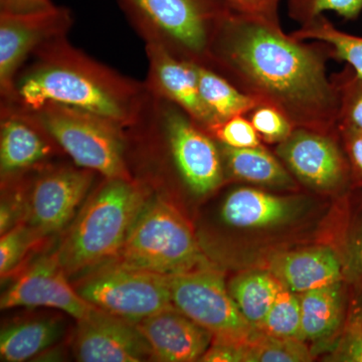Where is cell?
Masks as SVG:
<instances>
[{
  "label": "cell",
  "mask_w": 362,
  "mask_h": 362,
  "mask_svg": "<svg viewBox=\"0 0 362 362\" xmlns=\"http://www.w3.org/2000/svg\"><path fill=\"white\" fill-rule=\"evenodd\" d=\"M329 47L297 39L280 21L228 9L214 32L206 66L261 104L275 107L294 127L337 129V88L327 75Z\"/></svg>",
  "instance_id": "cell-1"
},
{
  "label": "cell",
  "mask_w": 362,
  "mask_h": 362,
  "mask_svg": "<svg viewBox=\"0 0 362 362\" xmlns=\"http://www.w3.org/2000/svg\"><path fill=\"white\" fill-rule=\"evenodd\" d=\"M148 90L74 47L66 37L45 42L18 71L7 103L26 111L58 104L106 117L128 128L137 120Z\"/></svg>",
  "instance_id": "cell-2"
},
{
  "label": "cell",
  "mask_w": 362,
  "mask_h": 362,
  "mask_svg": "<svg viewBox=\"0 0 362 362\" xmlns=\"http://www.w3.org/2000/svg\"><path fill=\"white\" fill-rule=\"evenodd\" d=\"M149 195L146 187L135 178H104L57 247L66 275H84L114 261Z\"/></svg>",
  "instance_id": "cell-3"
},
{
  "label": "cell",
  "mask_w": 362,
  "mask_h": 362,
  "mask_svg": "<svg viewBox=\"0 0 362 362\" xmlns=\"http://www.w3.org/2000/svg\"><path fill=\"white\" fill-rule=\"evenodd\" d=\"M127 131L158 150L169 170L195 197L213 194L225 183L218 141L168 100L148 92L137 120Z\"/></svg>",
  "instance_id": "cell-4"
},
{
  "label": "cell",
  "mask_w": 362,
  "mask_h": 362,
  "mask_svg": "<svg viewBox=\"0 0 362 362\" xmlns=\"http://www.w3.org/2000/svg\"><path fill=\"white\" fill-rule=\"evenodd\" d=\"M114 261L164 276L211 266L187 218L159 195L144 202Z\"/></svg>",
  "instance_id": "cell-5"
},
{
  "label": "cell",
  "mask_w": 362,
  "mask_h": 362,
  "mask_svg": "<svg viewBox=\"0 0 362 362\" xmlns=\"http://www.w3.org/2000/svg\"><path fill=\"white\" fill-rule=\"evenodd\" d=\"M145 44L206 66L214 32L228 7L221 0H118Z\"/></svg>",
  "instance_id": "cell-6"
},
{
  "label": "cell",
  "mask_w": 362,
  "mask_h": 362,
  "mask_svg": "<svg viewBox=\"0 0 362 362\" xmlns=\"http://www.w3.org/2000/svg\"><path fill=\"white\" fill-rule=\"evenodd\" d=\"M32 112L75 165L104 178L131 180L127 128L106 117L58 104Z\"/></svg>",
  "instance_id": "cell-7"
},
{
  "label": "cell",
  "mask_w": 362,
  "mask_h": 362,
  "mask_svg": "<svg viewBox=\"0 0 362 362\" xmlns=\"http://www.w3.org/2000/svg\"><path fill=\"white\" fill-rule=\"evenodd\" d=\"M74 287L93 306L134 324L175 308L168 276L118 261L88 272Z\"/></svg>",
  "instance_id": "cell-8"
},
{
  "label": "cell",
  "mask_w": 362,
  "mask_h": 362,
  "mask_svg": "<svg viewBox=\"0 0 362 362\" xmlns=\"http://www.w3.org/2000/svg\"><path fill=\"white\" fill-rule=\"evenodd\" d=\"M175 308L211 331L214 340L246 345L258 330L240 313L220 271L213 266L168 276Z\"/></svg>",
  "instance_id": "cell-9"
},
{
  "label": "cell",
  "mask_w": 362,
  "mask_h": 362,
  "mask_svg": "<svg viewBox=\"0 0 362 362\" xmlns=\"http://www.w3.org/2000/svg\"><path fill=\"white\" fill-rule=\"evenodd\" d=\"M274 152L297 182L315 194L342 195L354 187L338 129L295 127Z\"/></svg>",
  "instance_id": "cell-10"
},
{
  "label": "cell",
  "mask_w": 362,
  "mask_h": 362,
  "mask_svg": "<svg viewBox=\"0 0 362 362\" xmlns=\"http://www.w3.org/2000/svg\"><path fill=\"white\" fill-rule=\"evenodd\" d=\"M96 173L77 165L37 169L30 180L23 221L39 239L63 230L75 218Z\"/></svg>",
  "instance_id": "cell-11"
},
{
  "label": "cell",
  "mask_w": 362,
  "mask_h": 362,
  "mask_svg": "<svg viewBox=\"0 0 362 362\" xmlns=\"http://www.w3.org/2000/svg\"><path fill=\"white\" fill-rule=\"evenodd\" d=\"M314 202L303 194H278L257 187L230 190L218 206V218L228 230L267 235L302 223Z\"/></svg>",
  "instance_id": "cell-12"
},
{
  "label": "cell",
  "mask_w": 362,
  "mask_h": 362,
  "mask_svg": "<svg viewBox=\"0 0 362 362\" xmlns=\"http://www.w3.org/2000/svg\"><path fill=\"white\" fill-rule=\"evenodd\" d=\"M70 9L54 6L33 13H0V101L11 97L14 80L33 52L66 37L73 26Z\"/></svg>",
  "instance_id": "cell-13"
},
{
  "label": "cell",
  "mask_w": 362,
  "mask_h": 362,
  "mask_svg": "<svg viewBox=\"0 0 362 362\" xmlns=\"http://www.w3.org/2000/svg\"><path fill=\"white\" fill-rule=\"evenodd\" d=\"M18 307L58 309L77 321L98 309L69 283V276L59 263L56 251L35 259L2 294V310Z\"/></svg>",
  "instance_id": "cell-14"
},
{
  "label": "cell",
  "mask_w": 362,
  "mask_h": 362,
  "mask_svg": "<svg viewBox=\"0 0 362 362\" xmlns=\"http://www.w3.org/2000/svg\"><path fill=\"white\" fill-rule=\"evenodd\" d=\"M76 359L82 362H139L153 359L136 324L101 309L77 321L73 339Z\"/></svg>",
  "instance_id": "cell-15"
},
{
  "label": "cell",
  "mask_w": 362,
  "mask_h": 362,
  "mask_svg": "<svg viewBox=\"0 0 362 362\" xmlns=\"http://www.w3.org/2000/svg\"><path fill=\"white\" fill-rule=\"evenodd\" d=\"M61 152L58 143L32 112L0 102L1 178L44 168Z\"/></svg>",
  "instance_id": "cell-16"
},
{
  "label": "cell",
  "mask_w": 362,
  "mask_h": 362,
  "mask_svg": "<svg viewBox=\"0 0 362 362\" xmlns=\"http://www.w3.org/2000/svg\"><path fill=\"white\" fill-rule=\"evenodd\" d=\"M145 52L148 92L180 107L209 134L218 124L202 102L195 63L178 58L160 45L145 44Z\"/></svg>",
  "instance_id": "cell-17"
},
{
  "label": "cell",
  "mask_w": 362,
  "mask_h": 362,
  "mask_svg": "<svg viewBox=\"0 0 362 362\" xmlns=\"http://www.w3.org/2000/svg\"><path fill=\"white\" fill-rule=\"evenodd\" d=\"M136 326L158 361H199L214 340L211 331L176 308L147 317Z\"/></svg>",
  "instance_id": "cell-18"
},
{
  "label": "cell",
  "mask_w": 362,
  "mask_h": 362,
  "mask_svg": "<svg viewBox=\"0 0 362 362\" xmlns=\"http://www.w3.org/2000/svg\"><path fill=\"white\" fill-rule=\"evenodd\" d=\"M264 269L297 294L345 281L339 252L330 245L274 252L267 258Z\"/></svg>",
  "instance_id": "cell-19"
},
{
  "label": "cell",
  "mask_w": 362,
  "mask_h": 362,
  "mask_svg": "<svg viewBox=\"0 0 362 362\" xmlns=\"http://www.w3.org/2000/svg\"><path fill=\"white\" fill-rule=\"evenodd\" d=\"M226 180L243 181L264 189L296 192L299 183L284 164L264 145L233 148L218 143Z\"/></svg>",
  "instance_id": "cell-20"
},
{
  "label": "cell",
  "mask_w": 362,
  "mask_h": 362,
  "mask_svg": "<svg viewBox=\"0 0 362 362\" xmlns=\"http://www.w3.org/2000/svg\"><path fill=\"white\" fill-rule=\"evenodd\" d=\"M347 284L345 281L301 293L302 341H321L332 337L344 325Z\"/></svg>",
  "instance_id": "cell-21"
},
{
  "label": "cell",
  "mask_w": 362,
  "mask_h": 362,
  "mask_svg": "<svg viewBox=\"0 0 362 362\" xmlns=\"http://www.w3.org/2000/svg\"><path fill=\"white\" fill-rule=\"evenodd\" d=\"M64 326L57 319H30L2 328L0 358L6 362L30 361L58 341Z\"/></svg>",
  "instance_id": "cell-22"
},
{
  "label": "cell",
  "mask_w": 362,
  "mask_h": 362,
  "mask_svg": "<svg viewBox=\"0 0 362 362\" xmlns=\"http://www.w3.org/2000/svg\"><path fill=\"white\" fill-rule=\"evenodd\" d=\"M226 284L240 313L256 329L284 288L266 269L242 272Z\"/></svg>",
  "instance_id": "cell-23"
},
{
  "label": "cell",
  "mask_w": 362,
  "mask_h": 362,
  "mask_svg": "<svg viewBox=\"0 0 362 362\" xmlns=\"http://www.w3.org/2000/svg\"><path fill=\"white\" fill-rule=\"evenodd\" d=\"M199 94L216 124L235 116L247 115L261 104L209 66L195 63Z\"/></svg>",
  "instance_id": "cell-24"
},
{
  "label": "cell",
  "mask_w": 362,
  "mask_h": 362,
  "mask_svg": "<svg viewBox=\"0 0 362 362\" xmlns=\"http://www.w3.org/2000/svg\"><path fill=\"white\" fill-rule=\"evenodd\" d=\"M291 33L299 40L327 45L331 59L344 62L362 77V37L338 30L324 14Z\"/></svg>",
  "instance_id": "cell-25"
},
{
  "label": "cell",
  "mask_w": 362,
  "mask_h": 362,
  "mask_svg": "<svg viewBox=\"0 0 362 362\" xmlns=\"http://www.w3.org/2000/svg\"><path fill=\"white\" fill-rule=\"evenodd\" d=\"M312 361L306 343L297 338L257 333L245 349V362H307Z\"/></svg>",
  "instance_id": "cell-26"
},
{
  "label": "cell",
  "mask_w": 362,
  "mask_h": 362,
  "mask_svg": "<svg viewBox=\"0 0 362 362\" xmlns=\"http://www.w3.org/2000/svg\"><path fill=\"white\" fill-rule=\"evenodd\" d=\"M301 328L300 295L283 288L257 330L270 337L297 338Z\"/></svg>",
  "instance_id": "cell-27"
},
{
  "label": "cell",
  "mask_w": 362,
  "mask_h": 362,
  "mask_svg": "<svg viewBox=\"0 0 362 362\" xmlns=\"http://www.w3.org/2000/svg\"><path fill=\"white\" fill-rule=\"evenodd\" d=\"M337 90V127L362 130V77L346 65L339 73L331 76Z\"/></svg>",
  "instance_id": "cell-28"
},
{
  "label": "cell",
  "mask_w": 362,
  "mask_h": 362,
  "mask_svg": "<svg viewBox=\"0 0 362 362\" xmlns=\"http://www.w3.org/2000/svg\"><path fill=\"white\" fill-rule=\"evenodd\" d=\"M337 247L345 282L362 291V209L345 223Z\"/></svg>",
  "instance_id": "cell-29"
},
{
  "label": "cell",
  "mask_w": 362,
  "mask_h": 362,
  "mask_svg": "<svg viewBox=\"0 0 362 362\" xmlns=\"http://www.w3.org/2000/svg\"><path fill=\"white\" fill-rule=\"evenodd\" d=\"M332 11L345 20H356L362 13V0H288V14L300 25Z\"/></svg>",
  "instance_id": "cell-30"
},
{
  "label": "cell",
  "mask_w": 362,
  "mask_h": 362,
  "mask_svg": "<svg viewBox=\"0 0 362 362\" xmlns=\"http://www.w3.org/2000/svg\"><path fill=\"white\" fill-rule=\"evenodd\" d=\"M25 221H21L1 235L0 239V274L1 278L13 274L23 263L30 247L39 240Z\"/></svg>",
  "instance_id": "cell-31"
},
{
  "label": "cell",
  "mask_w": 362,
  "mask_h": 362,
  "mask_svg": "<svg viewBox=\"0 0 362 362\" xmlns=\"http://www.w3.org/2000/svg\"><path fill=\"white\" fill-rule=\"evenodd\" d=\"M262 142L275 144L285 141L294 125L280 110L270 105L259 104L247 115Z\"/></svg>",
  "instance_id": "cell-32"
},
{
  "label": "cell",
  "mask_w": 362,
  "mask_h": 362,
  "mask_svg": "<svg viewBox=\"0 0 362 362\" xmlns=\"http://www.w3.org/2000/svg\"><path fill=\"white\" fill-rule=\"evenodd\" d=\"M209 135L216 141L233 148H249L263 145L246 115L235 116L218 124L211 129Z\"/></svg>",
  "instance_id": "cell-33"
},
{
  "label": "cell",
  "mask_w": 362,
  "mask_h": 362,
  "mask_svg": "<svg viewBox=\"0 0 362 362\" xmlns=\"http://www.w3.org/2000/svg\"><path fill=\"white\" fill-rule=\"evenodd\" d=\"M326 361L362 362V307L349 317L341 337Z\"/></svg>",
  "instance_id": "cell-34"
},
{
  "label": "cell",
  "mask_w": 362,
  "mask_h": 362,
  "mask_svg": "<svg viewBox=\"0 0 362 362\" xmlns=\"http://www.w3.org/2000/svg\"><path fill=\"white\" fill-rule=\"evenodd\" d=\"M343 148L349 159L354 187H362V130L337 127Z\"/></svg>",
  "instance_id": "cell-35"
},
{
  "label": "cell",
  "mask_w": 362,
  "mask_h": 362,
  "mask_svg": "<svg viewBox=\"0 0 362 362\" xmlns=\"http://www.w3.org/2000/svg\"><path fill=\"white\" fill-rule=\"evenodd\" d=\"M228 8L247 16L272 21H280L281 0H221Z\"/></svg>",
  "instance_id": "cell-36"
},
{
  "label": "cell",
  "mask_w": 362,
  "mask_h": 362,
  "mask_svg": "<svg viewBox=\"0 0 362 362\" xmlns=\"http://www.w3.org/2000/svg\"><path fill=\"white\" fill-rule=\"evenodd\" d=\"M246 345L213 340L201 361L206 362H245Z\"/></svg>",
  "instance_id": "cell-37"
},
{
  "label": "cell",
  "mask_w": 362,
  "mask_h": 362,
  "mask_svg": "<svg viewBox=\"0 0 362 362\" xmlns=\"http://www.w3.org/2000/svg\"><path fill=\"white\" fill-rule=\"evenodd\" d=\"M56 6L52 0H0V13H33Z\"/></svg>",
  "instance_id": "cell-38"
}]
</instances>
